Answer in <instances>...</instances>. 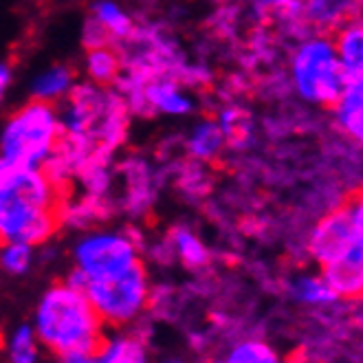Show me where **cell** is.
I'll use <instances>...</instances> for the list:
<instances>
[{"label": "cell", "instance_id": "16", "mask_svg": "<svg viewBox=\"0 0 363 363\" xmlns=\"http://www.w3.org/2000/svg\"><path fill=\"white\" fill-rule=\"evenodd\" d=\"M335 51L339 57L341 69H344L348 82L363 79V25L361 18L350 20L344 27L333 33Z\"/></svg>", "mask_w": 363, "mask_h": 363}, {"label": "cell", "instance_id": "20", "mask_svg": "<svg viewBox=\"0 0 363 363\" xmlns=\"http://www.w3.org/2000/svg\"><path fill=\"white\" fill-rule=\"evenodd\" d=\"M84 71H86L89 82L99 84V86H113L117 77L123 71V62L119 55V49L108 47H97L86 49V57H84Z\"/></svg>", "mask_w": 363, "mask_h": 363}, {"label": "cell", "instance_id": "23", "mask_svg": "<svg viewBox=\"0 0 363 363\" xmlns=\"http://www.w3.org/2000/svg\"><path fill=\"white\" fill-rule=\"evenodd\" d=\"M216 121L227 139V145L238 147V145L247 143V139L251 135V115L245 108H240L236 104H229L218 113Z\"/></svg>", "mask_w": 363, "mask_h": 363}, {"label": "cell", "instance_id": "30", "mask_svg": "<svg viewBox=\"0 0 363 363\" xmlns=\"http://www.w3.org/2000/svg\"><path fill=\"white\" fill-rule=\"evenodd\" d=\"M167 363H181V361H167Z\"/></svg>", "mask_w": 363, "mask_h": 363}, {"label": "cell", "instance_id": "4", "mask_svg": "<svg viewBox=\"0 0 363 363\" xmlns=\"http://www.w3.org/2000/svg\"><path fill=\"white\" fill-rule=\"evenodd\" d=\"M62 139L60 108L29 99L0 125V157L16 165L42 167Z\"/></svg>", "mask_w": 363, "mask_h": 363}, {"label": "cell", "instance_id": "1", "mask_svg": "<svg viewBox=\"0 0 363 363\" xmlns=\"http://www.w3.org/2000/svg\"><path fill=\"white\" fill-rule=\"evenodd\" d=\"M62 196L45 167L16 165L0 157V242H49L60 227Z\"/></svg>", "mask_w": 363, "mask_h": 363}, {"label": "cell", "instance_id": "7", "mask_svg": "<svg viewBox=\"0 0 363 363\" xmlns=\"http://www.w3.org/2000/svg\"><path fill=\"white\" fill-rule=\"evenodd\" d=\"M84 293L101 317V322L121 326L133 322L143 311L147 297H150V284H147L145 267L137 262L135 267L115 277L89 280Z\"/></svg>", "mask_w": 363, "mask_h": 363}, {"label": "cell", "instance_id": "12", "mask_svg": "<svg viewBox=\"0 0 363 363\" xmlns=\"http://www.w3.org/2000/svg\"><path fill=\"white\" fill-rule=\"evenodd\" d=\"M337 130L354 143L363 141V79L346 84L337 101L328 108Z\"/></svg>", "mask_w": 363, "mask_h": 363}, {"label": "cell", "instance_id": "27", "mask_svg": "<svg viewBox=\"0 0 363 363\" xmlns=\"http://www.w3.org/2000/svg\"><path fill=\"white\" fill-rule=\"evenodd\" d=\"M82 42L86 49H97V47H108L113 45L108 33H106L101 29V25L97 23V20L93 16H89L86 20H84V27H82ZM115 47V45H113Z\"/></svg>", "mask_w": 363, "mask_h": 363}, {"label": "cell", "instance_id": "21", "mask_svg": "<svg viewBox=\"0 0 363 363\" xmlns=\"http://www.w3.org/2000/svg\"><path fill=\"white\" fill-rule=\"evenodd\" d=\"M95 363H147V350L137 337H117L101 344Z\"/></svg>", "mask_w": 363, "mask_h": 363}, {"label": "cell", "instance_id": "9", "mask_svg": "<svg viewBox=\"0 0 363 363\" xmlns=\"http://www.w3.org/2000/svg\"><path fill=\"white\" fill-rule=\"evenodd\" d=\"M115 177H119L123 183V211L135 218L143 216L157 201L161 174L143 157H128L115 163Z\"/></svg>", "mask_w": 363, "mask_h": 363}, {"label": "cell", "instance_id": "18", "mask_svg": "<svg viewBox=\"0 0 363 363\" xmlns=\"http://www.w3.org/2000/svg\"><path fill=\"white\" fill-rule=\"evenodd\" d=\"M169 245L174 249V258L181 260V264L189 271H201L209 264L211 253L207 245L201 240L196 231H191L185 225H177L167 236Z\"/></svg>", "mask_w": 363, "mask_h": 363}, {"label": "cell", "instance_id": "10", "mask_svg": "<svg viewBox=\"0 0 363 363\" xmlns=\"http://www.w3.org/2000/svg\"><path fill=\"white\" fill-rule=\"evenodd\" d=\"M143 104L147 117L163 115V117H189L196 111V99L191 95L189 86L174 77H145L143 82Z\"/></svg>", "mask_w": 363, "mask_h": 363}, {"label": "cell", "instance_id": "2", "mask_svg": "<svg viewBox=\"0 0 363 363\" xmlns=\"http://www.w3.org/2000/svg\"><path fill=\"white\" fill-rule=\"evenodd\" d=\"M60 108L62 137L79 141L93 150L117 155L130 133V111L113 86L75 82Z\"/></svg>", "mask_w": 363, "mask_h": 363}, {"label": "cell", "instance_id": "13", "mask_svg": "<svg viewBox=\"0 0 363 363\" xmlns=\"http://www.w3.org/2000/svg\"><path fill=\"white\" fill-rule=\"evenodd\" d=\"M322 277L339 300H354L363 291V247L352 249L344 258L324 267Z\"/></svg>", "mask_w": 363, "mask_h": 363}, {"label": "cell", "instance_id": "22", "mask_svg": "<svg viewBox=\"0 0 363 363\" xmlns=\"http://www.w3.org/2000/svg\"><path fill=\"white\" fill-rule=\"evenodd\" d=\"M291 293L295 300H300L308 306H330L339 302L337 293L328 286V282L322 275H302L297 277L291 286Z\"/></svg>", "mask_w": 363, "mask_h": 363}, {"label": "cell", "instance_id": "28", "mask_svg": "<svg viewBox=\"0 0 363 363\" xmlns=\"http://www.w3.org/2000/svg\"><path fill=\"white\" fill-rule=\"evenodd\" d=\"M99 350H89V348H75L69 352L60 354V363H95Z\"/></svg>", "mask_w": 363, "mask_h": 363}, {"label": "cell", "instance_id": "17", "mask_svg": "<svg viewBox=\"0 0 363 363\" xmlns=\"http://www.w3.org/2000/svg\"><path fill=\"white\" fill-rule=\"evenodd\" d=\"M75 73L73 69L64 67V64H53V67L40 71L33 79H31V99L38 101H47V104H55L60 106L71 93V89L75 86Z\"/></svg>", "mask_w": 363, "mask_h": 363}, {"label": "cell", "instance_id": "11", "mask_svg": "<svg viewBox=\"0 0 363 363\" xmlns=\"http://www.w3.org/2000/svg\"><path fill=\"white\" fill-rule=\"evenodd\" d=\"M302 18L315 33H335L361 18V0H300Z\"/></svg>", "mask_w": 363, "mask_h": 363}, {"label": "cell", "instance_id": "14", "mask_svg": "<svg viewBox=\"0 0 363 363\" xmlns=\"http://www.w3.org/2000/svg\"><path fill=\"white\" fill-rule=\"evenodd\" d=\"M227 147V139L216 117H203L191 123L185 137V152L196 163H213Z\"/></svg>", "mask_w": 363, "mask_h": 363}, {"label": "cell", "instance_id": "25", "mask_svg": "<svg viewBox=\"0 0 363 363\" xmlns=\"http://www.w3.org/2000/svg\"><path fill=\"white\" fill-rule=\"evenodd\" d=\"M223 363H280V357L264 341L249 339L231 348Z\"/></svg>", "mask_w": 363, "mask_h": 363}, {"label": "cell", "instance_id": "26", "mask_svg": "<svg viewBox=\"0 0 363 363\" xmlns=\"http://www.w3.org/2000/svg\"><path fill=\"white\" fill-rule=\"evenodd\" d=\"M9 361L11 363H35L38 361V341L31 326H20L9 341Z\"/></svg>", "mask_w": 363, "mask_h": 363}, {"label": "cell", "instance_id": "29", "mask_svg": "<svg viewBox=\"0 0 363 363\" xmlns=\"http://www.w3.org/2000/svg\"><path fill=\"white\" fill-rule=\"evenodd\" d=\"M11 86H13V69H11V64L0 60V106L9 97Z\"/></svg>", "mask_w": 363, "mask_h": 363}, {"label": "cell", "instance_id": "6", "mask_svg": "<svg viewBox=\"0 0 363 363\" xmlns=\"http://www.w3.org/2000/svg\"><path fill=\"white\" fill-rule=\"evenodd\" d=\"M141 233L137 229H95L84 233L73 249L75 269L89 280L115 277L139 262Z\"/></svg>", "mask_w": 363, "mask_h": 363}, {"label": "cell", "instance_id": "3", "mask_svg": "<svg viewBox=\"0 0 363 363\" xmlns=\"http://www.w3.org/2000/svg\"><path fill=\"white\" fill-rule=\"evenodd\" d=\"M101 324V317L89 302L86 293L64 282L42 295L33 333L55 354L75 348L99 350L104 344Z\"/></svg>", "mask_w": 363, "mask_h": 363}, {"label": "cell", "instance_id": "15", "mask_svg": "<svg viewBox=\"0 0 363 363\" xmlns=\"http://www.w3.org/2000/svg\"><path fill=\"white\" fill-rule=\"evenodd\" d=\"M111 199H95L79 194L75 199H64L60 203V225H71L75 229H89L111 216Z\"/></svg>", "mask_w": 363, "mask_h": 363}, {"label": "cell", "instance_id": "24", "mask_svg": "<svg viewBox=\"0 0 363 363\" xmlns=\"http://www.w3.org/2000/svg\"><path fill=\"white\" fill-rule=\"evenodd\" d=\"M33 249L27 242H0V269L9 275H25L33 264Z\"/></svg>", "mask_w": 363, "mask_h": 363}, {"label": "cell", "instance_id": "5", "mask_svg": "<svg viewBox=\"0 0 363 363\" xmlns=\"http://www.w3.org/2000/svg\"><path fill=\"white\" fill-rule=\"evenodd\" d=\"M289 82L295 95L311 106L330 108L337 101L348 77L330 33H308L297 42L289 60Z\"/></svg>", "mask_w": 363, "mask_h": 363}, {"label": "cell", "instance_id": "19", "mask_svg": "<svg viewBox=\"0 0 363 363\" xmlns=\"http://www.w3.org/2000/svg\"><path fill=\"white\" fill-rule=\"evenodd\" d=\"M91 16L101 25V29L108 33L111 42L117 47L135 33V20L115 0H95L91 7Z\"/></svg>", "mask_w": 363, "mask_h": 363}, {"label": "cell", "instance_id": "8", "mask_svg": "<svg viewBox=\"0 0 363 363\" xmlns=\"http://www.w3.org/2000/svg\"><path fill=\"white\" fill-rule=\"evenodd\" d=\"M357 247H363V203L352 196L326 211L311 229L308 253L317 264L326 267Z\"/></svg>", "mask_w": 363, "mask_h": 363}]
</instances>
